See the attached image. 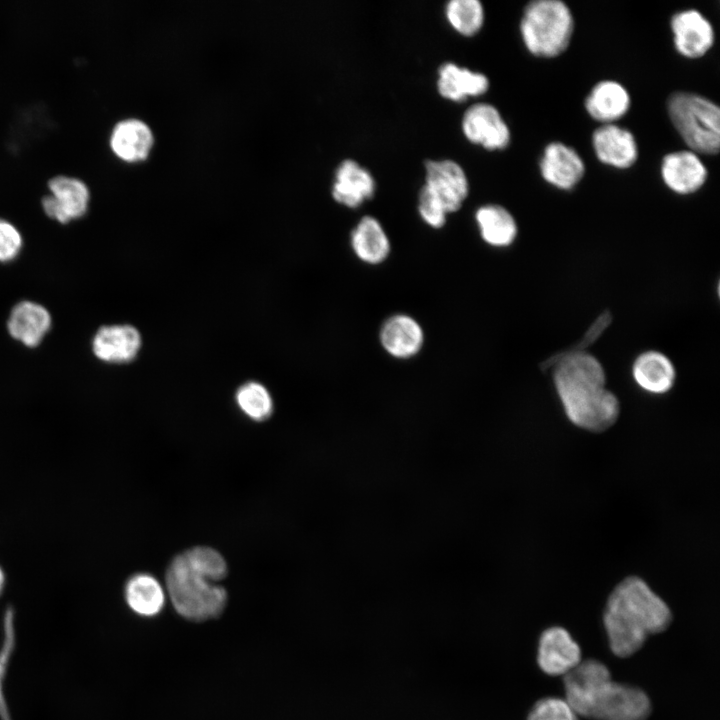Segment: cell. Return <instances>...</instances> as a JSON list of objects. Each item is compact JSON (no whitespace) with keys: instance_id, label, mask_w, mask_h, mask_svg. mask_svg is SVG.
I'll list each match as a JSON object with an SVG mask.
<instances>
[{"instance_id":"6da1fadb","label":"cell","mask_w":720,"mask_h":720,"mask_svg":"<svg viewBox=\"0 0 720 720\" xmlns=\"http://www.w3.org/2000/svg\"><path fill=\"white\" fill-rule=\"evenodd\" d=\"M672 619L666 602L637 576L615 586L603 614L610 649L621 658L638 652L649 636L666 631Z\"/></svg>"},{"instance_id":"7a4b0ae2","label":"cell","mask_w":720,"mask_h":720,"mask_svg":"<svg viewBox=\"0 0 720 720\" xmlns=\"http://www.w3.org/2000/svg\"><path fill=\"white\" fill-rule=\"evenodd\" d=\"M554 384L568 419L577 427L602 433L617 421L620 405L606 388L600 362L586 352L566 353L557 360Z\"/></svg>"},{"instance_id":"3957f363","label":"cell","mask_w":720,"mask_h":720,"mask_svg":"<svg viewBox=\"0 0 720 720\" xmlns=\"http://www.w3.org/2000/svg\"><path fill=\"white\" fill-rule=\"evenodd\" d=\"M227 575L223 556L208 546L178 554L166 571V587L174 609L191 621H205L222 614L227 592L216 582Z\"/></svg>"},{"instance_id":"277c9868","label":"cell","mask_w":720,"mask_h":720,"mask_svg":"<svg viewBox=\"0 0 720 720\" xmlns=\"http://www.w3.org/2000/svg\"><path fill=\"white\" fill-rule=\"evenodd\" d=\"M565 700L579 717L590 720H647L648 695L640 688L613 681L605 664L581 661L563 676Z\"/></svg>"},{"instance_id":"5b68a950","label":"cell","mask_w":720,"mask_h":720,"mask_svg":"<svg viewBox=\"0 0 720 720\" xmlns=\"http://www.w3.org/2000/svg\"><path fill=\"white\" fill-rule=\"evenodd\" d=\"M574 30L570 8L560 0H535L524 8L520 33L534 56L553 58L563 53Z\"/></svg>"},{"instance_id":"8992f818","label":"cell","mask_w":720,"mask_h":720,"mask_svg":"<svg viewBox=\"0 0 720 720\" xmlns=\"http://www.w3.org/2000/svg\"><path fill=\"white\" fill-rule=\"evenodd\" d=\"M670 120L695 153L714 155L720 147V109L711 100L690 92H675L667 101Z\"/></svg>"},{"instance_id":"52a82bcc","label":"cell","mask_w":720,"mask_h":720,"mask_svg":"<svg viewBox=\"0 0 720 720\" xmlns=\"http://www.w3.org/2000/svg\"><path fill=\"white\" fill-rule=\"evenodd\" d=\"M423 186L447 214L459 210L469 193L465 171L457 162L449 159L426 161Z\"/></svg>"},{"instance_id":"ba28073f","label":"cell","mask_w":720,"mask_h":720,"mask_svg":"<svg viewBox=\"0 0 720 720\" xmlns=\"http://www.w3.org/2000/svg\"><path fill=\"white\" fill-rule=\"evenodd\" d=\"M461 128L467 140L487 150H502L510 143L507 123L498 109L489 103L470 106L463 114Z\"/></svg>"},{"instance_id":"9c48e42d","label":"cell","mask_w":720,"mask_h":720,"mask_svg":"<svg viewBox=\"0 0 720 720\" xmlns=\"http://www.w3.org/2000/svg\"><path fill=\"white\" fill-rule=\"evenodd\" d=\"M48 188L51 194L42 199L47 216L65 224L86 214L90 192L82 180L59 175L49 180Z\"/></svg>"},{"instance_id":"30bf717a","label":"cell","mask_w":720,"mask_h":720,"mask_svg":"<svg viewBox=\"0 0 720 720\" xmlns=\"http://www.w3.org/2000/svg\"><path fill=\"white\" fill-rule=\"evenodd\" d=\"M670 26L674 46L678 53L686 58H700L714 44L715 33L712 24L695 9H687L674 14Z\"/></svg>"},{"instance_id":"8fae6325","label":"cell","mask_w":720,"mask_h":720,"mask_svg":"<svg viewBox=\"0 0 720 720\" xmlns=\"http://www.w3.org/2000/svg\"><path fill=\"white\" fill-rule=\"evenodd\" d=\"M581 661L580 647L566 629L554 626L542 632L537 662L544 673L550 676H564Z\"/></svg>"},{"instance_id":"7c38bea8","label":"cell","mask_w":720,"mask_h":720,"mask_svg":"<svg viewBox=\"0 0 720 720\" xmlns=\"http://www.w3.org/2000/svg\"><path fill=\"white\" fill-rule=\"evenodd\" d=\"M539 168L542 178L561 190L574 188L585 173L581 156L562 142H551L545 147Z\"/></svg>"},{"instance_id":"4fadbf2b","label":"cell","mask_w":720,"mask_h":720,"mask_svg":"<svg viewBox=\"0 0 720 720\" xmlns=\"http://www.w3.org/2000/svg\"><path fill=\"white\" fill-rule=\"evenodd\" d=\"M660 173L664 184L678 194L698 191L708 176L707 168L698 154L688 149L665 155Z\"/></svg>"},{"instance_id":"5bb4252c","label":"cell","mask_w":720,"mask_h":720,"mask_svg":"<svg viewBox=\"0 0 720 720\" xmlns=\"http://www.w3.org/2000/svg\"><path fill=\"white\" fill-rule=\"evenodd\" d=\"M142 346L138 329L129 324L101 327L93 337L94 355L107 363L123 364L133 361Z\"/></svg>"},{"instance_id":"9a60e30c","label":"cell","mask_w":720,"mask_h":720,"mask_svg":"<svg viewBox=\"0 0 720 720\" xmlns=\"http://www.w3.org/2000/svg\"><path fill=\"white\" fill-rule=\"evenodd\" d=\"M154 144L152 128L139 118L120 120L114 125L109 137V145L114 155L127 163L146 160Z\"/></svg>"},{"instance_id":"2e32d148","label":"cell","mask_w":720,"mask_h":720,"mask_svg":"<svg viewBox=\"0 0 720 720\" xmlns=\"http://www.w3.org/2000/svg\"><path fill=\"white\" fill-rule=\"evenodd\" d=\"M592 146L600 162L608 166L627 169L638 158L634 135L616 124H603L592 135Z\"/></svg>"},{"instance_id":"e0dca14e","label":"cell","mask_w":720,"mask_h":720,"mask_svg":"<svg viewBox=\"0 0 720 720\" xmlns=\"http://www.w3.org/2000/svg\"><path fill=\"white\" fill-rule=\"evenodd\" d=\"M379 341L385 352L393 358L409 359L422 349L424 331L413 317L407 314H394L380 327Z\"/></svg>"},{"instance_id":"ac0fdd59","label":"cell","mask_w":720,"mask_h":720,"mask_svg":"<svg viewBox=\"0 0 720 720\" xmlns=\"http://www.w3.org/2000/svg\"><path fill=\"white\" fill-rule=\"evenodd\" d=\"M376 183L371 173L352 159L343 160L335 171L333 199L348 208H357L373 197Z\"/></svg>"},{"instance_id":"d6986e66","label":"cell","mask_w":720,"mask_h":720,"mask_svg":"<svg viewBox=\"0 0 720 720\" xmlns=\"http://www.w3.org/2000/svg\"><path fill=\"white\" fill-rule=\"evenodd\" d=\"M631 99L626 88L617 81L598 82L585 99L587 113L603 124H613L630 108Z\"/></svg>"},{"instance_id":"ffe728a7","label":"cell","mask_w":720,"mask_h":720,"mask_svg":"<svg viewBox=\"0 0 720 720\" xmlns=\"http://www.w3.org/2000/svg\"><path fill=\"white\" fill-rule=\"evenodd\" d=\"M488 89L489 79L480 72L452 62H446L439 67L437 90L443 98L462 102L468 97L480 96Z\"/></svg>"},{"instance_id":"44dd1931","label":"cell","mask_w":720,"mask_h":720,"mask_svg":"<svg viewBox=\"0 0 720 720\" xmlns=\"http://www.w3.org/2000/svg\"><path fill=\"white\" fill-rule=\"evenodd\" d=\"M10 335L28 347H35L51 326V316L42 305L22 301L14 306L8 319Z\"/></svg>"},{"instance_id":"7402d4cb","label":"cell","mask_w":720,"mask_h":720,"mask_svg":"<svg viewBox=\"0 0 720 720\" xmlns=\"http://www.w3.org/2000/svg\"><path fill=\"white\" fill-rule=\"evenodd\" d=\"M355 256L370 265L383 263L391 252V244L381 223L370 215L362 217L350 234Z\"/></svg>"},{"instance_id":"603a6c76","label":"cell","mask_w":720,"mask_h":720,"mask_svg":"<svg viewBox=\"0 0 720 720\" xmlns=\"http://www.w3.org/2000/svg\"><path fill=\"white\" fill-rule=\"evenodd\" d=\"M633 378L645 391L662 394L669 391L675 381V369L670 359L658 351L640 354L632 367Z\"/></svg>"},{"instance_id":"cb8c5ba5","label":"cell","mask_w":720,"mask_h":720,"mask_svg":"<svg viewBox=\"0 0 720 720\" xmlns=\"http://www.w3.org/2000/svg\"><path fill=\"white\" fill-rule=\"evenodd\" d=\"M124 598L130 610L143 617L159 614L165 604V593L161 584L147 573H136L127 580Z\"/></svg>"},{"instance_id":"d4e9b609","label":"cell","mask_w":720,"mask_h":720,"mask_svg":"<svg viewBox=\"0 0 720 720\" xmlns=\"http://www.w3.org/2000/svg\"><path fill=\"white\" fill-rule=\"evenodd\" d=\"M475 221L481 238L493 247L510 246L517 235V224L512 214L504 207L487 204L475 212Z\"/></svg>"},{"instance_id":"484cf974","label":"cell","mask_w":720,"mask_h":720,"mask_svg":"<svg viewBox=\"0 0 720 720\" xmlns=\"http://www.w3.org/2000/svg\"><path fill=\"white\" fill-rule=\"evenodd\" d=\"M235 401L243 414L256 422L267 420L273 413V398L266 386L257 381H247L240 385L235 393Z\"/></svg>"},{"instance_id":"4316f807","label":"cell","mask_w":720,"mask_h":720,"mask_svg":"<svg viewBox=\"0 0 720 720\" xmlns=\"http://www.w3.org/2000/svg\"><path fill=\"white\" fill-rule=\"evenodd\" d=\"M445 16L455 31L473 36L484 22V9L478 0H451L446 4Z\"/></svg>"},{"instance_id":"83f0119b","label":"cell","mask_w":720,"mask_h":720,"mask_svg":"<svg viewBox=\"0 0 720 720\" xmlns=\"http://www.w3.org/2000/svg\"><path fill=\"white\" fill-rule=\"evenodd\" d=\"M3 631V642L0 649V720H12L4 693L6 672L15 646L14 612L12 608L5 611Z\"/></svg>"},{"instance_id":"f1b7e54d","label":"cell","mask_w":720,"mask_h":720,"mask_svg":"<svg viewBox=\"0 0 720 720\" xmlns=\"http://www.w3.org/2000/svg\"><path fill=\"white\" fill-rule=\"evenodd\" d=\"M579 718L565 699L545 697L533 705L527 720H579Z\"/></svg>"},{"instance_id":"f546056e","label":"cell","mask_w":720,"mask_h":720,"mask_svg":"<svg viewBox=\"0 0 720 720\" xmlns=\"http://www.w3.org/2000/svg\"><path fill=\"white\" fill-rule=\"evenodd\" d=\"M418 212L422 220L435 229L445 225L448 215L443 206L424 186L419 193Z\"/></svg>"},{"instance_id":"4dcf8cb0","label":"cell","mask_w":720,"mask_h":720,"mask_svg":"<svg viewBox=\"0 0 720 720\" xmlns=\"http://www.w3.org/2000/svg\"><path fill=\"white\" fill-rule=\"evenodd\" d=\"M22 247V236L10 222L0 219V262L16 258Z\"/></svg>"},{"instance_id":"1f68e13d","label":"cell","mask_w":720,"mask_h":720,"mask_svg":"<svg viewBox=\"0 0 720 720\" xmlns=\"http://www.w3.org/2000/svg\"><path fill=\"white\" fill-rule=\"evenodd\" d=\"M6 577L4 570L0 566V595L2 594L4 587H5Z\"/></svg>"}]
</instances>
